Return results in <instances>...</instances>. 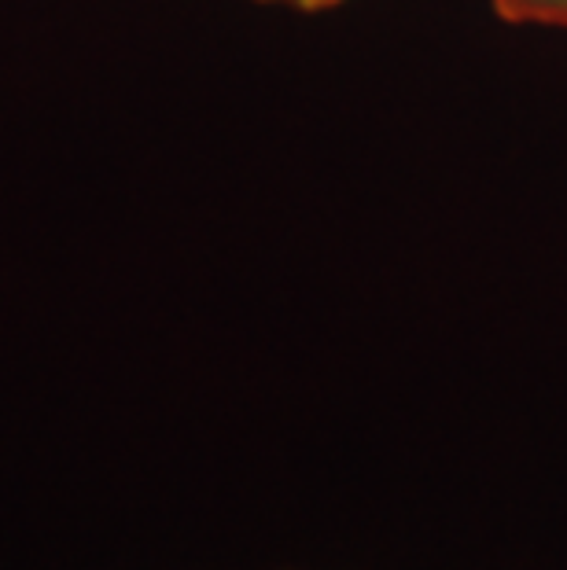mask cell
<instances>
[{
  "mask_svg": "<svg viewBox=\"0 0 567 570\" xmlns=\"http://www.w3.org/2000/svg\"><path fill=\"white\" fill-rule=\"evenodd\" d=\"M258 4H276V8H292V11H329V8H340L343 0H258Z\"/></svg>",
  "mask_w": 567,
  "mask_h": 570,
  "instance_id": "obj_2",
  "label": "cell"
},
{
  "mask_svg": "<svg viewBox=\"0 0 567 570\" xmlns=\"http://www.w3.org/2000/svg\"><path fill=\"white\" fill-rule=\"evenodd\" d=\"M493 11L516 27H564L567 30V0H490Z\"/></svg>",
  "mask_w": 567,
  "mask_h": 570,
  "instance_id": "obj_1",
  "label": "cell"
}]
</instances>
